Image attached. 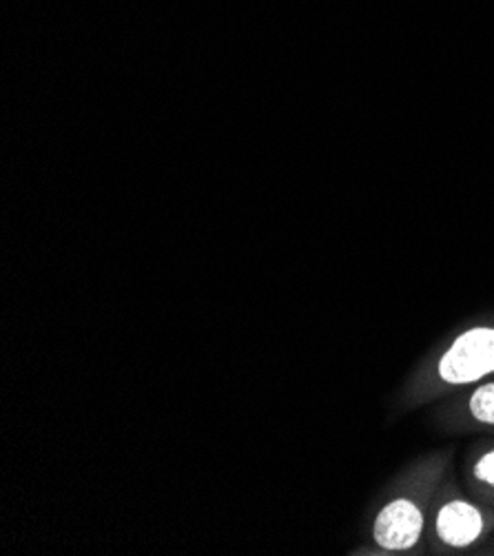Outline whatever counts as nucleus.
<instances>
[{"label":"nucleus","mask_w":494,"mask_h":556,"mask_svg":"<svg viewBox=\"0 0 494 556\" xmlns=\"http://www.w3.org/2000/svg\"><path fill=\"white\" fill-rule=\"evenodd\" d=\"M494 375V324L472 326L436 359L426 391L439 395L448 388L479 383Z\"/></svg>","instance_id":"1"},{"label":"nucleus","mask_w":494,"mask_h":556,"mask_svg":"<svg viewBox=\"0 0 494 556\" xmlns=\"http://www.w3.org/2000/svg\"><path fill=\"white\" fill-rule=\"evenodd\" d=\"M426 526V510L413 496H397L383 506L372 526V539L381 549L406 552L413 549Z\"/></svg>","instance_id":"2"},{"label":"nucleus","mask_w":494,"mask_h":556,"mask_svg":"<svg viewBox=\"0 0 494 556\" xmlns=\"http://www.w3.org/2000/svg\"><path fill=\"white\" fill-rule=\"evenodd\" d=\"M485 515L466 498H451L434 517V534L448 547H468L483 536Z\"/></svg>","instance_id":"3"},{"label":"nucleus","mask_w":494,"mask_h":556,"mask_svg":"<svg viewBox=\"0 0 494 556\" xmlns=\"http://www.w3.org/2000/svg\"><path fill=\"white\" fill-rule=\"evenodd\" d=\"M468 413L483 426H494V381H485L474 388L468 400Z\"/></svg>","instance_id":"4"},{"label":"nucleus","mask_w":494,"mask_h":556,"mask_svg":"<svg viewBox=\"0 0 494 556\" xmlns=\"http://www.w3.org/2000/svg\"><path fill=\"white\" fill-rule=\"evenodd\" d=\"M474 477H477L481 483L494 488V451L485 453V455L477 462V466H474Z\"/></svg>","instance_id":"5"}]
</instances>
